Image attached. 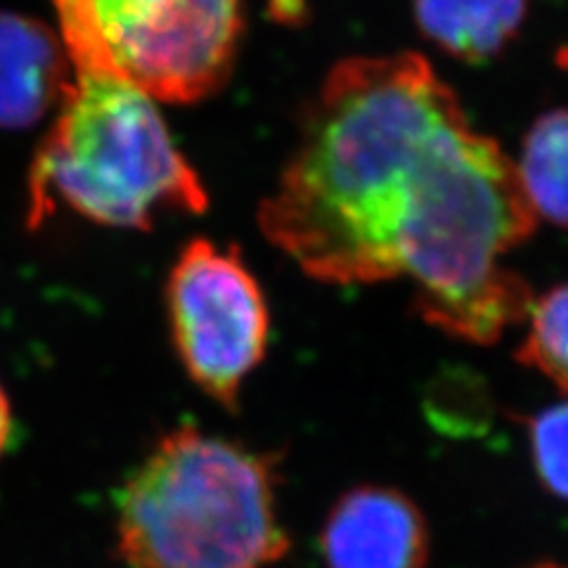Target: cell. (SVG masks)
Masks as SVG:
<instances>
[{"mask_svg":"<svg viewBox=\"0 0 568 568\" xmlns=\"http://www.w3.org/2000/svg\"><path fill=\"white\" fill-rule=\"evenodd\" d=\"M58 204L104 227L152 230L166 211L200 216L209 194L156 100L106 71L74 69L33 156L29 223Z\"/></svg>","mask_w":568,"mask_h":568,"instance_id":"3","label":"cell"},{"mask_svg":"<svg viewBox=\"0 0 568 568\" xmlns=\"http://www.w3.org/2000/svg\"><path fill=\"white\" fill-rule=\"evenodd\" d=\"M116 552L129 568H271L290 552L275 457L194 426L166 434L119 493Z\"/></svg>","mask_w":568,"mask_h":568,"instance_id":"2","label":"cell"},{"mask_svg":"<svg viewBox=\"0 0 568 568\" xmlns=\"http://www.w3.org/2000/svg\"><path fill=\"white\" fill-rule=\"evenodd\" d=\"M166 311L175 355L192 384L235 407L271 342L268 301L240 248L190 240L171 265Z\"/></svg>","mask_w":568,"mask_h":568,"instance_id":"5","label":"cell"},{"mask_svg":"<svg viewBox=\"0 0 568 568\" xmlns=\"http://www.w3.org/2000/svg\"><path fill=\"white\" fill-rule=\"evenodd\" d=\"M429 526L400 490L358 486L329 509L320 532L327 568H424Z\"/></svg>","mask_w":568,"mask_h":568,"instance_id":"6","label":"cell"},{"mask_svg":"<svg viewBox=\"0 0 568 568\" xmlns=\"http://www.w3.org/2000/svg\"><path fill=\"white\" fill-rule=\"evenodd\" d=\"M538 223L514 159L415 52L336 64L258 209L308 277L407 280L424 323L469 344L526 320L536 296L505 258Z\"/></svg>","mask_w":568,"mask_h":568,"instance_id":"1","label":"cell"},{"mask_svg":"<svg viewBox=\"0 0 568 568\" xmlns=\"http://www.w3.org/2000/svg\"><path fill=\"white\" fill-rule=\"evenodd\" d=\"M271 12L280 22H294L304 14V0H271Z\"/></svg>","mask_w":568,"mask_h":568,"instance_id":"12","label":"cell"},{"mask_svg":"<svg viewBox=\"0 0 568 568\" xmlns=\"http://www.w3.org/2000/svg\"><path fill=\"white\" fill-rule=\"evenodd\" d=\"M524 323L519 363L540 372L568 394V282L532 298Z\"/></svg>","mask_w":568,"mask_h":568,"instance_id":"10","label":"cell"},{"mask_svg":"<svg viewBox=\"0 0 568 568\" xmlns=\"http://www.w3.org/2000/svg\"><path fill=\"white\" fill-rule=\"evenodd\" d=\"M12 434V410H10V400L6 396L3 386H0V455H3L8 440Z\"/></svg>","mask_w":568,"mask_h":568,"instance_id":"13","label":"cell"},{"mask_svg":"<svg viewBox=\"0 0 568 568\" xmlns=\"http://www.w3.org/2000/svg\"><path fill=\"white\" fill-rule=\"evenodd\" d=\"M532 467L540 484L568 500V400L545 407L528 422Z\"/></svg>","mask_w":568,"mask_h":568,"instance_id":"11","label":"cell"},{"mask_svg":"<svg viewBox=\"0 0 568 568\" xmlns=\"http://www.w3.org/2000/svg\"><path fill=\"white\" fill-rule=\"evenodd\" d=\"M74 69H98L156 102L221 91L242 39L240 0H52Z\"/></svg>","mask_w":568,"mask_h":568,"instance_id":"4","label":"cell"},{"mask_svg":"<svg viewBox=\"0 0 568 568\" xmlns=\"http://www.w3.org/2000/svg\"><path fill=\"white\" fill-rule=\"evenodd\" d=\"M532 568H564V566H557V564H540V566H532Z\"/></svg>","mask_w":568,"mask_h":568,"instance_id":"14","label":"cell"},{"mask_svg":"<svg viewBox=\"0 0 568 568\" xmlns=\"http://www.w3.org/2000/svg\"><path fill=\"white\" fill-rule=\"evenodd\" d=\"M514 169L536 219L568 230V110L536 119Z\"/></svg>","mask_w":568,"mask_h":568,"instance_id":"9","label":"cell"},{"mask_svg":"<svg viewBox=\"0 0 568 568\" xmlns=\"http://www.w3.org/2000/svg\"><path fill=\"white\" fill-rule=\"evenodd\" d=\"M71 77L74 69L55 29L0 10V129H29L55 112Z\"/></svg>","mask_w":568,"mask_h":568,"instance_id":"7","label":"cell"},{"mask_svg":"<svg viewBox=\"0 0 568 568\" xmlns=\"http://www.w3.org/2000/svg\"><path fill=\"white\" fill-rule=\"evenodd\" d=\"M419 29L459 60H486L517 36L526 0H415Z\"/></svg>","mask_w":568,"mask_h":568,"instance_id":"8","label":"cell"}]
</instances>
